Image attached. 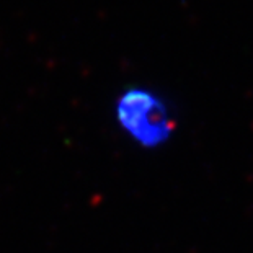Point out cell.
<instances>
[{
  "label": "cell",
  "mask_w": 253,
  "mask_h": 253,
  "mask_svg": "<svg viewBox=\"0 0 253 253\" xmlns=\"http://www.w3.org/2000/svg\"><path fill=\"white\" fill-rule=\"evenodd\" d=\"M115 118L126 136L144 149L165 144L176 127L167 101L145 87L123 91L116 100Z\"/></svg>",
  "instance_id": "1"
}]
</instances>
